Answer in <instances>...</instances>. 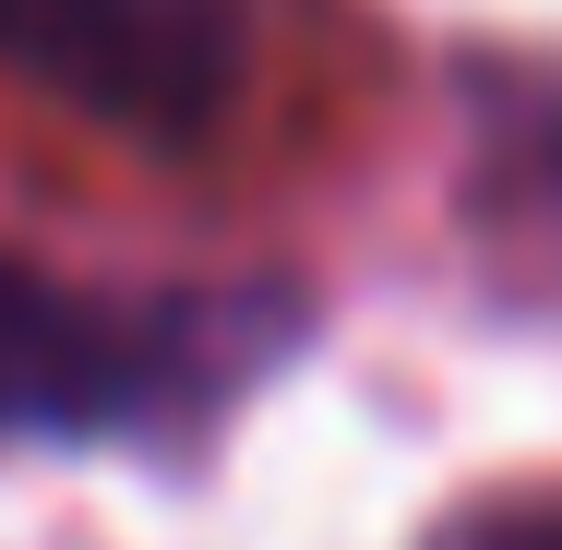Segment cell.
Instances as JSON below:
<instances>
[{"instance_id":"7a4b0ae2","label":"cell","mask_w":562,"mask_h":550,"mask_svg":"<svg viewBox=\"0 0 562 550\" xmlns=\"http://www.w3.org/2000/svg\"><path fill=\"white\" fill-rule=\"evenodd\" d=\"M0 85L180 156L251 85V0H0Z\"/></svg>"},{"instance_id":"3957f363","label":"cell","mask_w":562,"mask_h":550,"mask_svg":"<svg viewBox=\"0 0 562 550\" xmlns=\"http://www.w3.org/2000/svg\"><path fill=\"white\" fill-rule=\"evenodd\" d=\"M431 550H562V491H515V503H479V515H454Z\"/></svg>"},{"instance_id":"6da1fadb","label":"cell","mask_w":562,"mask_h":550,"mask_svg":"<svg viewBox=\"0 0 562 550\" xmlns=\"http://www.w3.org/2000/svg\"><path fill=\"white\" fill-rule=\"evenodd\" d=\"M263 347H276V300H120L0 251V442L168 431Z\"/></svg>"}]
</instances>
